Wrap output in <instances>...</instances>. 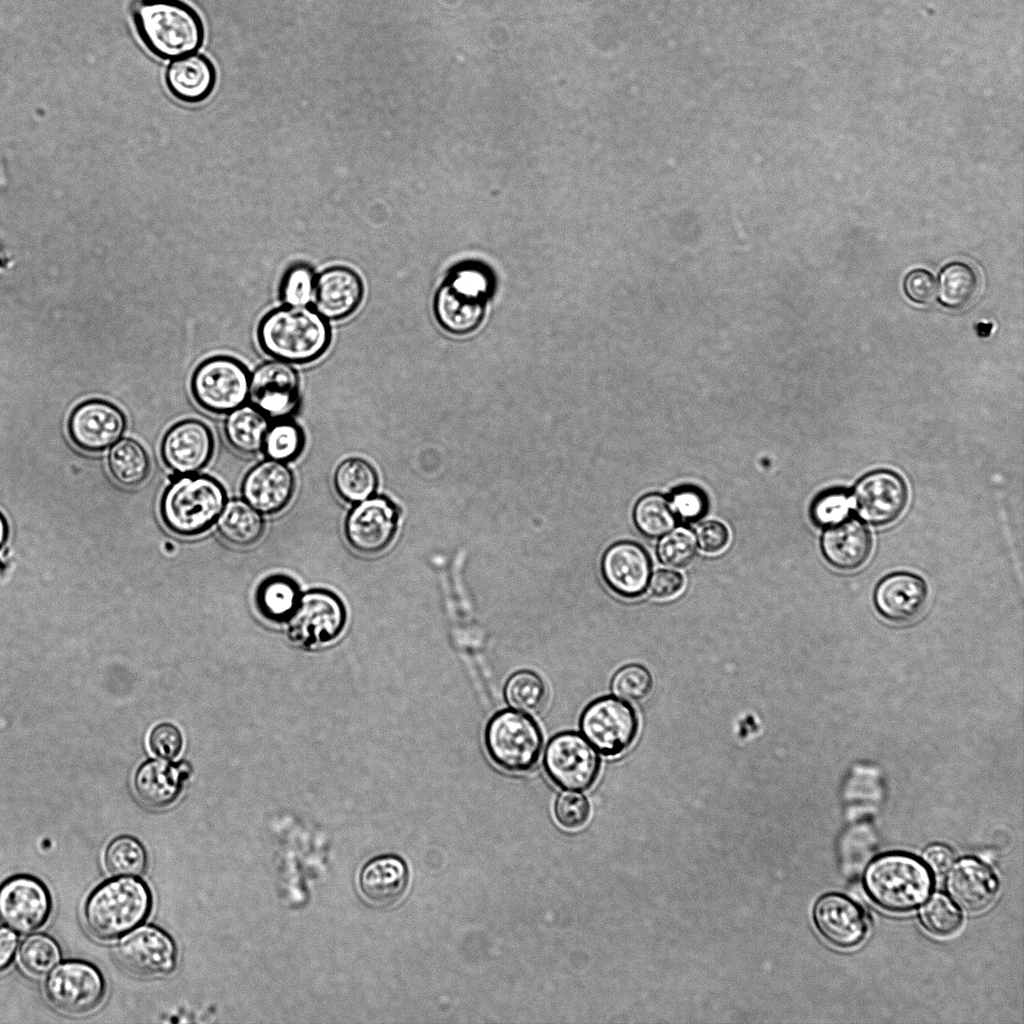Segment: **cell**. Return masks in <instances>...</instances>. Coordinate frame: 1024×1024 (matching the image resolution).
<instances>
[{
    "label": "cell",
    "mask_w": 1024,
    "mask_h": 1024,
    "mask_svg": "<svg viewBox=\"0 0 1024 1024\" xmlns=\"http://www.w3.org/2000/svg\"><path fill=\"white\" fill-rule=\"evenodd\" d=\"M300 380L288 362L272 359L249 375L248 399L267 417L284 418L298 406Z\"/></svg>",
    "instance_id": "cell-16"
},
{
    "label": "cell",
    "mask_w": 1024,
    "mask_h": 1024,
    "mask_svg": "<svg viewBox=\"0 0 1024 1024\" xmlns=\"http://www.w3.org/2000/svg\"><path fill=\"white\" fill-rule=\"evenodd\" d=\"M398 519L399 510L391 500L372 496L349 512L344 525L346 539L358 552H381L394 538Z\"/></svg>",
    "instance_id": "cell-17"
},
{
    "label": "cell",
    "mask_w": 1024,
    "mask_h": 1024,
    "mask_svg": "<svg viewBox=\"0 0 1024 1024\" xmlns=\"http://www.w3.org/2000/svg\"><path fill=\"white\" fill-rule=\"evenodd\" d=\"M316 275L305 263H296L285 272L279 288L284 306L305 307L312 301Z\"/></svg>",
    "instance_id": "cell-42"
},
{
    "label": "cell",
    "mask_w": 1024,
    "mask_h": 1024,
    "mask_svg": "<svg viewBox=\"0 0 1024 1024\" xmlns=\"http://www.w3.org/2000/svg\"><path fill=\"white\" fill-rule=\"evenodd\" d=\"M697 544L709 554L721 552L729 542L727 527L718 521H706L696 529Z\"/></svg>",
    "instance_id": "cell-50"
},
{
    "label": "cell",
    "mask_w": 1024,
    "mask_h": 1024,
    "mask_svg": "<svg viewBox=\"0 0 1024 1024\" xmlns=\"http://www.w3.org/2000/svg\"><path fill=\"white\" fill-rule=\"evenodd\" d=\"M580 729L603 755L617 756L633 743L638 719L631 706L607 696L586 706L580 717Z\"/></svg>",
    "instance_id": "cell-12"
},
{
    "label": "cell",
    "mask_w": 1024,
    "mask_h": 1024,
    "mask_svg": "<svg viewBox=\"0 0 1024 1024\" xmlns=\"http://www.w3.org/2000/svg\"><path fill=\"white\" fill-rule=\"evenodd\" d=\"M267 416L256 407L243 404L228 413L224 429L230 445L240 453L251 455L263 449L268 428Z\"/></svg>",
    "instance_id": "cell-30"
},
{
    "label": "cell",
    "mask_w": 1024,
    "mask_h": 1024,
    "mask_svg": "<svg viewBox=\"0 0 1024 1024\" xmlns=\"http://www.w3.org/2000/svg\"><path fill=\"white\" fill-rule=\"evenodd\" d=\"M9 535L8 523L4 515L0 512V548L5 544Z\"/></svg>",
    "instance_id": "cell-54"
},
{
    "label": "cell",
    "mask_w": 1024,
    "mask_h": 1024,
    "mask_svg": "<svg viewBox=\"0 0 1024 1024\" xmlns=\"http://www.w3.org/2000/svg\"><path fill=\"white\" fill-rule=\"evenodd\" d=\"M187 776V768L180 763H171L166 759L148 760L139 766L134 787L145 805L165 808L179 797Z\"/></svg>",
    "instance_id": "cell-28"
},
{
    "label": "cell",
    "mask_w": 1024,
    "mask_h": 1024,
    "mask_svg": "<svg viewBox=\"0 0 1024 1024\" xmlns=\"http://www.w3.org/2000/svg\"><path fill=\"white\" fill-rule=\"evenodd\" d=\"M946 888L964 911L980 913L995 901L999 882L986 864L975 858H963L949 871Z\"/></svg>",
    "instance_id": "cell-25"
},
{
    "label": "cell",
    "mask_w": 1024,
    "mask_h": 1024,
    "mask_svg": "<svg viewBox=\"0 0 1024 1024\" xmlns=\"http://www.w3.org/2000/svg\"><path fill=\"white\" fill-rule=\"evenodd\" d=\"M18 945L17 935L12 929L0 928V971L12 962Z\"/></svg>",
    "instance_id": "cell-53"
},
{
    "label": "cell",
    "mask_w": 1024,
    "mask_h": 1024,
    "mask_svg": "<svg viewBox=\"0 0 1024 1024\" xmlns=\"http://www.w3.org/2000/svg\"><path fill=\"white\" fill-rule=\"evenodd\" d=\"M249 375L246 367L232 357H211L194 370L191 393L203 409L229 413L248 399Z\"/></svg>",
    "instance_id": "cell-8"
},
{
    "label": "cell",
    "mask_w": 1024,
    "mask_h": 1024,
    "mask_svg": "<svg viewBox=\"0 0 1024 1024\" xmlns=\"http://www.w3.org/2000/svg\"><path fill=\"white\" fill-rule=\"evenodd\" d=\"M928 598L927 585L922 578L909 572L892 573L884 577L874 592V604L887 621L907 624L923 612Z\"/></svg>",
    "instance_id": "cell-22"
},
{
    "label": "cell",
    "mask_w": 1024,
    "mask_h": 1024,
    "mask_svg": "<svg viewBox=\"0 0 1024 1024\" xmlns=\"http://www.w3.org/2000/svg\"><path fill=\"white\" fill-rule=\"evenodd\" d=\"M214 439L209 427L196 419L181 420L164 434L160 454L165 466L178 475L201 470L211 459Z\"/></svg>",
    "instance_id": "cell-18"
},
{
    "label": "cell",
    "mask_w": 1024,
    "mask_h": 1024,
    "mask_svg": "<svg viewBox=\"0 0 1024 1024\" xmlns=\"http://www.w3.org/2000/svg\"><path fill=\"white\" fill-rule=\"evenodd\" d=\"M919 915L926 931L937 937L954 934L962 924L959 909L941 893L934 894L922 907Z\"/></svg>",
    "instance_id": "cell-40"
},
{
    "label": "cell",
    "mask_w": 1024,
    "mask_h": 1024,
    "mask_svg": "<svg viewBox=\"0 0 1024 1024\" xmlns=\"http://www.w3.org/2000/svg\"><path fill=\"white\" fill-rule=\"evenodd\" d=\"M61 960V951L54 939L44 934L26 938L19 950V963L26 974L42 977L50 973Z\"/></svg>",
    "instance_id": "cell-39"
},
{
    "label": "cell",
    "mask_w": 1024,
    "mask_h": 1024,
    "mask_svg": "<svg viewBox=\"0 0 1024 1024\" xmlns=\"http://www.w3.org/2000/svg\"><path fill=\"white\" fill-rule=\"evenodd\" d=\"M215 81L213 64L201 54H190L175 59L165 73V83L170 94L177 100L189 104L205 100L213 91Z\"/></svg>",
    "instance_id": "cell-29"
},
{
    "label": "cell",
    "mask_w": 1024,
    "mask_h": 1024,
    "mask_svg": "<svg viewBox=\"0 0 1024 1024\" xmlns=\"http://www.w3.org/2000/svg\"><path fill=\"white\" fill-rule=\"evenodd\" d=\"M300 595L296 583L285 576H272L259 586L256 603L260 613L268 620H288Z\"/></svg>",
    "instance_id": "cell-34"
},
{
    "label": "cell",
    "mask_w": 1024,
    "mask_h": 1024,
    "mask_svg": "<svg viewBox=\"0 0 1024 1024\" xmlns=\"http://www.w3.org/2000/svg\"><path fill=\"white\" fill-rule=\"evenodd\" d=\"M108 469L116 482L125 487L143 483L150 471V460L145 448L135 439L123 438L111 446L107 457Z\"/></svg>",
    "instance_id": "cell-32"
},
{
    "label": "cell",
    "mask_w": 1024,
    "mask_h": 1024,
    "mask_svg": "<svg viewBox=\"0 0 1024 1024\" xmlns=\"http://www.w3.org/2000/svg\"><path fill=\"white\" fill-rule=\"evenodd\" d=\"M508 704L529 714L540 713L548 700V689L543 679L529 670H521L509 677L504 688Z\"/></svg>",
    "instance_id": "cell-36"
},
{
    "label": "cell",
    "mask_w": 1024,
    "mask_h": 1024,
    "mask_svg": "<svg viewBox=\"0 0 1024 1024\" xmlns=\"http://www.w3.org/2000/svg\"><path fill=\"white\" fill-rule=\"evenodd\" d=\"M51 910L48 889L32 876L12 877L0 887V921L16 932L27 934L41 928Z\"/></svg>",
    "instance_id": "cell-15"
},
{
    "label": "cell",
    "mask_w": 1024,
    "mask_h": 1024,
    "mask_svg": "<svg viewBox=\"0 0 1024 1024\" xmlns=\"http://www.w3.org/2000/svg\"><path fill=\"white\" fill-rule=\"evenodd\" d=\"M813 919L821 936L839 949L855 948L867 935L868 922L863 909L839 893L821 896L815 903Z\"/></svg>",
    "instance_id": "cell-20"
},
{
    "label": "cell",
    "mask_w": 1024,
    "mask_h": 1024,
    "mask_svg": "<svg viewBox=\"0 0 1024 1024\" xmlns=\"http://www.w3.org/2000/svg\"><path fill=\"white\" fill-rule=\"evenodd\" d=\"M493 284L491 271L481 263L464 262L453 267L434 299L439 325L454 335L474 332L484 320Z\"/></svg>",
    "instance_id": "cell-4"
},
{
    "label": "cell",
    "mask_w": 1024,
    "mask_h": 1024,
    "mask_svg": "<svg viewBox=\"0 0 1024 1024\" xmlns=\"http://www.w3.org/2000/svg\"><path fill=\"white\" fill-rule=\"evenodd\" d=\"M333 481L338 495L346 502L356 504L373 496L378 477L367 461L348 458L337 466Z\"/></svg>",
    "instance_id": "cell-33"
},
{
    "label": "cell",
    "mask_w": 1024,
    "mask_h": 1024,
    "mask_svg": "<svg viewBox=\"0 0 1024 1024\" xmlns=\"http://www.w3.org/2000/svg\"><path fill=\"white\" fill-rule=\"evenodd\" d=\"M670 506L681 520L687 522L697 521L703 517L708 509V500L705 493L694 486H683L675 489L671 494Z\"/></svg>",
    "instance_id": "cell-45"
},
{
    "label": "cell",
    "mask_w": 1024,
    "mask_h": 1024,
    "mask_svg": "<svg viewBox=\"0 0 1024 1024\" xmlns=\"http://www.w3.org/2000/svg\"><path fill=\"white\" fill-rule=\"evenodd\" d=\"M670 502L659 493L641 497L633 510V520L638 530L647 537L657 538L670 532L677 519Z\"/></svg>",
    "instance_id": "cell-37"
},
{
    "label": "cell",
    "mask_w": 1024,
    "mask_h": 1024,
    "mask_svg": "<svg viewBox=\"0 0 1024 1024\" xmlns=\"http://www.w3.org/2000/svg\"><path fill=\"white\" fill-rule=\"evenodd\" d=\"M45 992L50 1003L70 1015H84L103 1001L106 983L92 964L72 960L61 963L49 974Z\"/></svg>",
    "instance_id": "cell-11"
},
{
    "label": "cell",
    "mask_w": 1024,
    "mask_h": 1024,
    "mask_svg": "<svg viewBox=\"0 0 1024 1024\" xmlns=\"http://www.w3.org/2000/svg\"><path fill=\"white\" fill-rule=\"evenodd\" d=\"M104 862L115 877H137L147 867V853L143 845L131 836H120L106 848Z\"/></svg>",
    "instance_id": "cell-38"
},
{
    "label": "cell",
    "mask_w": 1024,
    "mask_h": 1024,
    "mask_svg": "<svg viewBox=\"0 0 1024 1024\" xmlns=\"http://www.w3.org/2000/svg\"><path fill=\"white\" fill-rule=\"evenodd\" d=\"M226 503L223 486L204 475H182L163 492L159 504L164 526L172 533L199 535L216 522Z\"/></svg>",
    "instance_id": "cell-6"
},
{
    "label": "cell",
    "mask_w": 1024,
    "mask_h": 1024,
    "mask_svg": "<svg viewBox=\"0 0 1024 1024\" xmlns=\"http://www.w3.org/2000/svg\"><path fill=\"white\" fill-rule=\"evenodd\" d=\"M684 586L682 575L676 571L662 569L650 576L648 589L653 597L668 599L676 596Z\"/></svg>",
    "instance_id": "cell-51"
},
{
    "label": "cell",
    "mask_w": 1024,
    "mask_h": 1024,
    "mask_svg": "<svg viewBox=\"0 0 1024 1024\" xmlns=\"http://www.w3.org/2000/svg\"><path fill=\"white\" fill-rule=\"evenodd\" d=\"M991 329H992V324H983V323L977 324V332H978V335L981 336V337L988 336L990 331H991Z\"/></svg>",
    "instance_id": "cell-55"
},
{
    "label": "cell",
    "mask_w": 1024,
    "mask_h": 1024,
    "mask_svg": "<svg viewBox=\"0 0 1024 1024\" xmlns=\"http://www.w3.org/2000/svg\"><path fill=\"white\" fill-rule=\"evenodd\" d=\"M863 885L870 900L891 913H905L923 905L934 887L928 866L903 851L883 853L866 867Z\"/></svg>",
    "instance_id": "cell-3"
},
{
    "label": "cell",
    "mask_w": 1024,
    "mask_h": 1024,
    "mask_svg": "<svg viewBox=\"0 0 1024 1024\" xmlns=\"http://www.w3.org/2000/svg\"><path fill=\"white\" fill-rule=\"evenodd\" d=\"M903 288L906 296L918 304L931 303L937 295V281L932 273L925 269H914L904 279Z\"/></svg>",
    "instance_id": "cell-49"
},
{
    "label": "cell",
    "mask_w": 1024,
    "mask_h": 1024,
    "mask_svg": "<svg viewBox=\"0 0 1024 1024\" xmlns=\"http://www.w3.org/2000/svg\"><path fill=\"white\" fill-rule=\"evenodd\" d=\"M219 534L236 546H248L262 535L264 521L259 511L244 499L227 501L216 520Z\"/></svg>",
    "instance_id": "cell-31"
},
{
    "label": "cell",
    "mask_w": 1024,
    "mask_h": 1024,
    "mask_svg": "<svg viewBox=\"0 0 1024 1024\" xmlns=\"http://www.w3.org/2000/svg\"><path fill=\"white\" fill-rule=\"evenodd\" d=\"M821 548L832 566L841 570H854L870 556L872 538L863 523L857 519H848L825 530Z\"/></svg>",
    "instance_id": "cell-27"
},
{
    "label": "cell",
    "mask_w": 1024,
    "mask_h": 1024,
    "mask_svg": "<svg viewBox=\"0 0 1024 1024\" xmlns=\"http://www.w3.org/2000/svg\"><path fill=\"white\" fill-rule=\"evenodd\" d=\"M331 337L329 322L308 306L276 308L262 318L257 329L261 349L290 364L317 360L327 351Z\"/></svg>",
    "instance_id": "cell-2"
},
{
    "label": "cell",
    "mask_w": 1024,
    "mask_h": 1024,
    "mask_svg": "<svg viewBox=\"0 0 1024 1024\" xmlns=\"http://www.w3.org/2000/svg\"><path fill=\"white\" fill-rule=\"evenodd\" d=\"M116 955L126 970L147 978L168 975L177 964L174 941L163 930L151 925L128 932L117 945Z\"/></svg>",
    "instance_id": "cell-13"
},
{
    "label": "cell",
    "mask_w": 1024,
    "mask_h": 1024,
    "mask_svg": "<svg viewBox=\"0 0 1024 1024\" xmlns=\"http://www.w3.org/2000/svg\"><path fill=\"white\" fill-rule=\"evenodd\" d=\"M543 766L547 776L559 788L584 791L597 780L600 759L580 734L566 731L555 735L547 744Z\"/></svg>",
    "instance_id": "cell-10"
},
{
    "label": "cell",
    "mask_w": 1024,
    "mask_h": 1024,
    "mask_svg": "<svg viewBox=\"0 0 1024 1024\" xmlns=\"http://www.w3.org/2000/svg\"><path fill=\"white\" fill-rule=\"evenodd\" d=\"M409 873L405 862L397 856L372 859L362 869L359 886L364 898L374 906L396 904L406 892Z\"/></svg>",
    "instance_id": "cell-26"
},
{
    "label": "cell",
    "mask_w": 1024,
    "mask_h": 1024,
    "mask_svg": "<svg viewBox=\"0 0 1024 1024\" xmlns=\"http://www.w3.org/2000/svg\"><path fill=\"white\" fill-rule=\"evenodd\" d=\"M150 750L158 757L166 760L177 757L183 747V737L178 727L172 723L157 724L148 738Z\"/></svg>",
    "instance_id": "cell-48"
},
{
    "label": "cell",
    "mask_w": 1024,
    "mask_h": 1024,
    "mask_svg": "<svg viewBox=\"0 0 1024 1024\" xmlns=\"http://www.w3.org/2000/svg\"><path fill=\"white\" fill-rule=\"evenodd\" d=\"M345 621L344 605L335 594L311 590L300 596L288 618V636L307 649L321 647L341 634Z\"/></svg>",
    "instance_id": "cell-9"
},
{
    "label": "cell",
    "mask_w": 1024,
    "mask_h": 1024,
    "mask_svg": "<svg viewBox=\"0 0 1024 1024\" xmlns=\"http://www.w3.org/2000/svg\"><path fill=\"white\" fill-rule=\"evenodd\" d=\"M484 743L489 757L499 768L523 774L537 764L543 736L538 724L530 717L517 711L502 710L488 721Z\"/></svg>",
    "instance_id": "cell-7"
},
{
    "label": "cell",
    "mask_w": 1024,
    "mask_h": 1024,
    "mask_svg": "<svg viewBox=\"0 0 1024 1024\" xmlns=\"http://www.w3.org/2000/svg\"><path fill=\"white\" fill-rule=\"evenodd\" d=\"M848 509L849 499L845 493L829 491L816 498L811 507V517L818 525H831L842 520Z\"/></svg>",
    "instance_id": "cell-47"
},
{
    "label": "cell",
    "mask_w": 1024,
    "mask_h": 1024,
    "mask_svg": "<svg viewBox=\"0 0 1024 1024\" xmlns=\"http://www.w3.org/2000/svg\"><path fill=\"white\" fill-rule=\"evenodd\" d=\"M923 857L930 871L939 876L944 875L950 870L954 860L952 851L942 844L929 846L925 850Z\"/></svg>",
    "instance_id": "cell-52"
},
{
    "label": "cell",
    "mask_w": 1024,
    "mask_h": 1024,
    "mask_svg": "<svg viewBox=\"0 0 1024 1024\" xmlns=\"http://www.w3.org/2000/svg\"><path fill=\"white\" fill-rule=\"evenodd\" d=\"M124 413L104 399H88L70 413L67 432L72 443L87 453H99L115 444L126 428Z\"/></svg>",
    "instance_id": "cell-14"
},
{
    "label": "cell",
    "mask_w": 1024,
    "mask_h": 1024,
    "mask_svg": "<svg viewBox=\"0 0 1024 1024\" xmlns=\"http://www.w3.org/2000/svg\"><path fill=\"white\" fill-rule=\"evenodd\" d=\"M131 13L140 40L162 60L190 55L203 43L202 20L182 0H135Z\"/></svg>",
    "instance_id": "cell-1"
},
{
    "label": "cell",
    "mask_w": 1024,
    "mask_h": 1024,
    "mask_svg": "<svg viewBox=\"0 0 1024 1024\" xmlns=\"http://www.w3.org/2000/svg\"><path fill=\"white\" fill-rule=\"evenodd\" d=\"M653 687L650 672L639 664L622 667L613 677V693L628 702H640L648 697Z\"/></svg>",
    "instance_id": "cell-44"
},
{
    "label": "cell",
    "mask_w": 1024,
    "mask_h": 1024,
    "mask_svg": "<svg viewBox=\"0 0 1024 1024\" xmlns=\"http://www.w3.org/2000/svg\"><path fill=\"white\" fill-rule=\"evenodd\" d=\"M151 908V891L143 881L118 877L91 893L84 908L85 923L99 939L112 940L138 927Z\"/></svg>",
    "instance_id": "cell-5"
},
{
    "label": "cell",
    "mask_w": 1024,
    "mask_h": 1024,
    "mask_svg": "<svg viewBox=\"0 0 1024 1024\" xmlns=\"http://www.w3.org/2000/svg\"><path fill=\"white\" fill-rule=\"evenodd\" d=\"M295 479L283 462L268 459L249 470L242 483L243 499L261 514L282 510L291 500Z\"/></svg>",
    "instance_id": "cell-24"
},
{
    "label": "cell",
    "mask_w": 1024,
    "mask_h": 1024,
    "mask_svg": "<svg viewBox=\"0 0 1024 1024\" xmlns=\"http://www.w3.org/2000/svg\"><path fill=\"white\" fill-rule=\"evenodd\" d=\"M606 584L615 593L627 598L641 595L651 576V563L646 551L630 541L610 546L601 560Z\"/></svg>",
    "instance_id": "cell-23"
},
{
    "label": "cell",
    "mask_w": 1024,
    "mask_h": 1024,
    "mask_svg": "<svg viewBox=\"0 0 1024 1024\" xmlns=\"http://www.w3.org/2000/svg\"><path fill=\"white\" fill-rule=\"evenodd\" d=\"M303 444L301 428L293 422L280 421L268 428L263 449L269 459L285 463L300 454Z\"/></svg>",
    "instance_id": "cell-41"
},
{
    "label": "cell",
    "mask_w": 1024,
    "mask_h": 1024,
    "mask_svg": "<svg viewBox=\"0 0 1024 1024\" xmlns=\"http://www.w3.org/2000/svg\"><path fill=\"white\" fill-rule=\"evenodd\" d=\"M978 277L975 270L963 262H951L940 271L937 294L939 302L951 309L966 306L975 296Z\"/></svg>",
    "instance_id": "cell-35"
},
{
    "label": "cell",
    "mask_w": 1024,
    "mask_h": 1024,
    "mask_svg": "<svg viewBox=\"0 0 1024 1024\" xmlns=\"http://www.w3.org/2000/svg\"><path fill=\"white\" fill-rule=\"evenodd\" d=\"M555 818L564 828L575 830L582 827L590 816V805L586 797L578 793H563L556 800Z\"/></svg>",
    "instance_id": "cell-46"
},
{
    "label": "cell",
    "mask_w": 1024,
    "mask_h": 1024,
    "mask_svg": "<svg viewBox=\"0 0 1024 1024\" xmlns=\"http://www.w3.org/2000/svg\"><path fill=\"white\" fill-rule=\"evenodd\" d=\"M697 549L695 534L687 528H677L662 536L657 546L661 562L671 567H683L691 562Z\"/></svg>",
    "instance_id": "cell-43"
},
{
    "label": "cell",
    "mask_w": 1024,
    "mask_h": 1024,
    "mask_svg": "<svg viewBox=\"0 0 1024 1024\" xmlns=\"http://www.w3.org/2000/svg\"><path fill=\"white\" fill-rule=\"evenodd\" d=\"M907 487L903 479L889 470H877L862 477L856 484L853 499L858 514L874 525L895 521L907 503Z\"/></svg>",
    "instance_id": "cell-19"
},
{
    "label": "cell",
    "mask_w": 1024,
    "mask_h": 1024,
    "mask_svg": "<svg viewBox=\"0 0 1024 1024\" xmlns=\"http://www.w3.org/2000/svg\"><path fill=\"white\" fill-rule=\"evenodd\" d=\"M364 295L361 277L346 266L328 267L316 276L312 308L324 319L338 321L350 316Z\"/></svg>",
    "instance_id": "cell-21"
}]
</instances>
